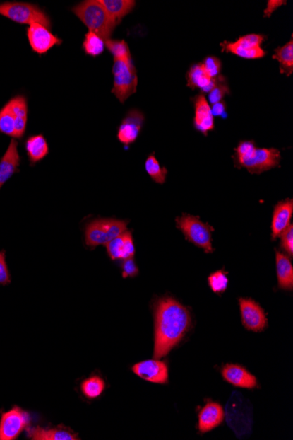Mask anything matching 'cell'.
I'll return each instance as SVG.
<instances>
[{
    "instance_id": "obj_7",
    "label": "cell",
    "mask_w": 293,
    "mask_h": 440,
    "mask_svg": "<svg viewBox=\"0 0 293 440\" xmlns=\"http://www.w3.org/2000/svg\"><path fill=\"white\" fill-rule=\"evenodd\" d=\"M177 227L183 232L188 241L203 249L205 253L213 252L212 232L213 228L204 223L198 216L184 214L176 219Z\"/></svg>"
},
{
    "instance_id": "obj_35",
    "label": "cell",
    "mask_w": 293,
    "mask_h": 440,
    "mask_svg": "<svg viewBox=\"0 0 293 440\" xmlns=\"http://www.w3.org/2000/svg\"><path fill=\"white\" fill-rule=\"evenodd\" d=\"M281 247L289 256L293 255V225L290 224L280 235Z\"/></svg>"
},
{
    "instance_id": "obj_9",
    "label": "cell",
    "mask_w": 293,
    "mask_h": 440,
    "mask_svg": "<svg viewBox=\"0 0 293 440\" xmlns=\"http://www.w3.org/2000/svg\"><path fill=\"white\" fill-rule=\"evenodd\" d=\"M30 421V415L17 407L4 413L0 421V440L16 439Z\"/></svg>"
},
{
    "instance_id": "obj_10",
    "label": "cell",
    "mask_w": 293,
    "mask_h": 440,
    "mask_svg": "<svg viewBox=\"0 0 293 440\" xmlns=\"http://www.w3.org/2000/svg\"><path fill=\"white\" fill-rule=\"evenodd\" d=\"M27 35L32 52L39 54L48 53L53 47L63 45V40L41 24L30 25L28 28Z\"/></svg>"
},
{
    "instance_id": "obj_17",
    "label": "cell",
    "mask_w": 293,
    "mask_h": 440,
    "mask_svg": "<svg viewBox=\"0 0 293 440\" xmlns=\"http://www.w3.org/2000/svg\"><path fill=\"white\" fill-rule=\"evenodd\" d=\"M293 214V201L292 199L280 202L274 207L273 223H271V238L276 239L291 224Z\"/></svg>"
},
{
    "instance_id": "obj_34",
    "label": "cell",
    "mask_w": 293,
    "mask_h": 440,
    "mask_svg": "<svg viewBox=\"0 0 293 440\" xmlns=\"http://www.w3.org/2000/svg\"><path fill=\"white\" fill-rule=\"evenodd\" d=\"M201 65L210 78L216 79L220 77L222 62L220 61L219 58L213 56L205 57Z\"/></svg>"
},
{
    "instance_id": "obj_22",
    "label": "cell",
    "mask_w": 293,
    "mask_h": 440,
    "mask_svg": "<svg viewBox=\"0 0 293 440\" xmlns=\"http://www.w3.org/2000/svg\"><path fill=\"white\" fill-rule=\"evenodd\" d=\"M28 437L34 440H77L78 434L65 428H28Z\"/></svg>"
},
{
    "instance_id": "obj_6",
    "label": "cell",
    "mask_w": 293,
    "mask_h": 440,
    "mask_svg": "<svg viewBox=\"0 0 293 440\" xmlns=\"http://www.w3.org/2000/svg\"><path fill=\"white\" fill-rule=\"evenodd\" d=\"M114 87L112 93L124 103L136 93L138 78L133 59H114L113 66Z\"/></svg>"
},
{
    "instance_id": "obj_32",
    "label": "cell",
    "mask_w": 293,
    "mask_h": 440,
    "mask_svg": "<svg viewBox=\"0 0 293 440\" xmlns=\"http://www.w3.org/2000/svg\"><path fill=\"white\" fill-rule=\"evenodd\" d=\"M208 284L213 292L216 294L225 292L227 289V285H229V279H227V272L224 271L213 272V274L208 277Z\"/></svg>"
},
{
    "instance_id": "obj_33",
    "label": "cell",
    "mask_w": 293,
    "mask_h": 440,
    "mask_svg": "<svg viewBox=\"0 0 293 440\" xmlns=\"http://www.w3.org/2000/svg\"><path fill=\"white\" fill-rule=\"evenodd\" d=\"M230 91L229 86L225 83V79L220 76L218 82H217L215 87H213L211 92L209 93V101L213 105L220 103L223 100V98L229 94Z\"/></svg>"
},
{
    "instance_id": "obj_30",
    "label": "cell",
    "mask_w": 293,
    "mask_h": 440,
    "mask_svg": "<svg viewBox=\"0 0 293 440\" xmlns=\"http://www.w3.org/2000/svg\"><path fill=\"white\" fill-rule=\"evenodd\" d=\"M0 132L16 138V117L8 103L0 109Z\"/></svg>"
},
{
    "instance_id": "obj_18",
    "label": "cell",
    "mask_w": 293,
    "mask_h": 440,
    "mask_svg": "<svg viewBox=\"0 0 293 440\" xmlns=\"http://www.w3.org/2000/svg\"><path fill=\"white\" fill-rule=\"evenodd\" d=\"M222 376L227 383L235 387L252 389L258 386L256 378L239 365H227L222 369Z\"/></svg>"
},
{
    "instance_id": "obj_26",
    "label": "cell",
    "mask_w": 293,
    "mask_h": 440,
    "mask_svg": "<svg viewBox=\"0 0 293 440\" xmlns=\"http://www.w3.org/2000/svg\"><path fill=\"white\" fill-rule=\"evenodd\" d=\"M273 59L278 61L280 64V74H287V77L293 72V41L292 35L290 42L283 47H278L275 50Z\"/></svg>"
},
{
    "instance_id": "obj_11",
    "label": "cell",
    "mask_w": 293,
    "mask_h": 440,
    "mask_svg": "<svg viewBox=\"0 0 293 440\" xmlns=\"http://www.w3.org/2000/svg\"><path fill=\"white\" fill-rule=\"evenodd\" d=\"M240 311L242 323L246 329L252 332H262L268 325L265 312L258 303L252 299L240 298Z\"/></svg>"
},
{
    "instance_id": "obj_23",
    "label": "cell",
    "mask_w": 293,
    "mask_h": 440,
    "mask_svg": "<svg viewBox=\"0 0 293 440\" xmlns=\"http://www.w3.org/2000/svg\"><path fill=\"white\" fill-rule=\"evenodd\" d=\"M276 265L278 286L282 289L292 290L293 287V267L290 259L277 250Z\"/></svg>"
},
{
    "instance_id": "obj_4",
    "label": "cell",
    "mask_w": 293,
    "mask_h": 440,
    "mask_svg": "<svg viewBox=\"0 0 293 440\" xmlns=\"http://www.w3.org/2000/svg\"><path fill=\"white\" fill-rule=\"evenodd\" d=\"M0 16L18 24L32 25L38 23L52 28L49 16L37 5L26 2H4L0 4Z\"/></svg>"
},
{
    "instance_id": "obj_16",
    "label": "cell",
    "mask_w": 293,
    "mask_h": 440,
    "mask_svg": "<svg viewBox=\"0 0 293 440\" xmlns=\"http://www.w3.org/2000/svg\"><path fill=\"white\" fill-rule=\"evenodd\" d=\"M20 156L18 151V143L16 139L11 140L5 155L0 160V189L11 179L14 173L19 170Z\"/></svg>"
},
{
    "instance_id": "obj_19",
    "label": "cell",
    "mask_w": 293,
    "mask_h": 440,
    "mask_svg": "<svg viewBox=\"0 0 293 440\" xmlns=\"http://www.w3.org/2000/svg\"><path fill=\"white\" fill-rule=\"evenodd\" d=\"M224 417L225 413L222 405L217 403H208L198 415V430L202 434L212 431L222 423Z\"/></svg>"
},
{
    "instance_id": "obj_39",
    "label": "cell",
    "mask_w": 293,
    "mask_h": 440,
    "mask_svg": "<svg viewBox=\"0 0 293 440\" xmlns=\"http://www.w3.org/2000/svg\"><path fill=\"white\" fill-rule=\"evenodd\" d=\"M211 109L213 117H215V116H220V117L225 118L227 115V108L226 103H224L223 100L220 101L218 103L213 104V108Z\"/></svg>"
},
{
    "instance_id": "obj_24",
    "label": "cell",
    "mask_w": 293,
    "mask_h": 440,
    "mask_svg": "<svg viewBox=\"0 0 293 440\" xmlns=\"http://www.w3.org/2000/svg\"><path fill=\"white\" fill-rule=\"evenodd\" d=\"M100 2L118 24L132 12L136 5L133 0H100Z\"/></svg>"
},
{
    "instance_id": "obj_2",
    "label": "cell",
    "mask_w": 293,
    "mask_h": 440,
    "mask_svg": "<svg viewBox=\"0 0 293 440\" xmlns=\"http://www.w3.org/2000/svg\"><path fill=\"white\" fill-rule=\"evenodd\" d=\"M239 167H244L251 173H262L278 166L281 160L277 149L256 148L254 141H244L235 149Z\"/></svg>"
},
{
    "instance_id": "obj_37",
    "label": "cell",
    "mask_w": 293,
    "mask_h": 440,
    "mask_svg": "<svg viewBox=\"0 0 293 440\" xmlns=\"http://www.w3.org/2000/svg\"><path fill=\"white\" fill-rule=\"evenodd\" d=\"M11 282L8 267L6 262V253L0 250V284L8 285Z\"/></svg>"
},
{
    "instance_id": "obj_20",
    "label": "cell",
    "mask_w": 293,
    "mask_h": 440,
    "mask_svg": "<svg viewBox=\"0 0 293 440\" xmlns=\"http://www.w3.org/2000/svg\"><path fill=\"white\" fill-rule=\"evenodd\" d=\"M220 77L216 79L210 78L201 64H194L188 71L187 86L191 89L198 88L208 93L215 86Z\"/></svg>"
},
{
    "instance_id": "obj_31",
    "label": "cell",
    "mask_w": 293,
    "mask_h": 440,
    "mask_svg": "<svg viewBox=\"0 0 293 440\" xmlns=\"http://www.w3.org/2000/svg\"><path fill=\"white\" fill-rule=\"evenodd\" d=\"M106 48L113 54L114 59L126 60L132 58L128 43L123 40H108L106 41Z\"/></svg>"
},
{
    "instance_id": "obj_3",
    "label": "cell",
    "mask_w": 293,
    "mask_h": 440,
    "mask_svg": "<svg viewBox=\"0 0 293 440\" xmlns=\"http://www.w3.org/2000/svg\"><path fill=\"white\" fill-rule=\"evenodd\" d=\"M71 11L89 31L100 35L104 42L111 39L118 26L99 0H85L72 7Z\"/></svg>"
},
{
    "instance_id": "obj_13",
    "label": "cell",
    "mask_w": 293,
    "mask_h": 440,
    "mask_svg": "<svg viewBox=\"0 0 293 440\" xmlns=\"http://www.w3.org/2000/svg\"><path fill=\"white\" fill-rule=\"evenodd\" d=\"M132 370L137 376L152 383L165 384L169 379L167 364L157 359L137 363Z\"/></svg>"
},
{
    "instance_id": "obj_14",
    "label": "cell",
    "mask_w": 293,
    "mask_h": 440,
    "mask_svg": "<svg viewBox=\"0 0 293 440\" xmlns=\"http://www.w3.org/2000/svg\"><path fill=\"white\" fill-rule=\"evenodd\" d=\"M108 255L113 260H126L135 256L136 247L131 232L126 231L106 245Z\"/></svg>"
},
{
    "instance_id": "obj_29",
    "label": "cell",
    "mask_w": 293,
    "mask_h": 440,
    "mask_svg": "<svg viewBox=\"0 0 293 440\" xmlns=\"http://www.w3.org/2000/svg\"><path fill=\"white\" fill-rule=\"evenodd\" d=\"M106 388L104 380L99 376H92L83 381L81 390L86 398L95 399L102 394Z\"/></svg>"
},
{
    "instance_id": "obj_28",
    "label": "cell",
    "mask_w": 293,
    "mask_h": 440,
    "mask_svg": "<svg viewBox=\"0 0 293 440\" xmlns=\"http://www.w3.org/2000/svg\"><path fill=\"white\" fill-rule=\"evenodd\" d=\"M145 170L152 180L157 184H164L166 180V176L168 174V170L165 167L161 166L157 161L155 154L148 156L145 162Z\"/></svg>"
},
{
    "instance_id": "obj_12",
    "label": "cell",
    "mask_w": 293,
    "mask_h": 440,
    "mask_svg": "<svg viewBox=\"0 0 293 440\" xmlns=\"http://www.w3.org/2000/svg\"><path fill=\"white\" fill-rule=\"evenodd\" d=\"M144 122H145V117L142 112L137 109L130 110L119 127L118 140L125 146L135 143L140 133L142 132Z\"/></svg>"
},
{
    "instance_id": "obj_15",
    "label": "cell",
    "mask_w": 293,
    "mask_h": 440,
    "mask_svg": "<svg viewBox=\"0 0 293 440\" xmlns=\"http://www.w3.org/2000/svg\"><path fill=\"white\" fill-rule=\"evenodd\" d=\"M195 116L193 125L195 129L200 131L205 136L209 131L215 129V118H213L211 107L206 100L203 94H200L194 99Z\"/></svg>"
},
{
    "instance_id": "obj_36",
    "label": "cell",
    "mask_w": 293,
    "mask_h": 440,
    "mask_svg": "<svg viewBox=\"0 0 293 440\" xmlns=\"http://www.w3.org/2000/svg\"><path fill=\"white\" fill-rule=\"evenodd\" d=\"M139 269L137 267L135 260L131 259L123 261L122 275L124 278H133L138 274Z\"/></svg>"
},
{
    "instance_id": "obj_25",
    "label": "cell",
    "mask_w": 293,
    "mask_h": 440,
    "mask_svg": "<svg viewBox=\"0 0 293 440\" xmlns=\"http://www.w3.org/2000/svg\"><path fill=\"white\" fill-rule=\"evenodd\" d=\"M25 149L31 163L42 161L49 154V145L43 134H36L28 138L25 144Z\"/></svg>"
},
{
    "instance_id": "obj_1",
    "label": "cell",
    "mask_w": 293,
    "mask_h": 440,
    "mask_svg": "<svg viewBox=\"0 0 293 440\" xmlns=\"http://www.w3.org/2000/svg\"><path fill=\"white\" fill-rule=\"evenodd\" d=\"M188 308L172 297L157 301L155 308L154 358L165 357L186 335L191 325Z\"/></svg>"
},
{
    "instance_id": "obj_21",
    "label": "cell",
    "mask_w": 293,
    "mask_h": 440,
    "mask_svg": "<svg viewBox=\"0 0 293 440\" xmlns=\"http://www.w3.org/2000/svg\"><path fill=\"white\" fill-rule=\"evenodd\" d=\"M16 117V138H23L26 132L28 108L26 98L18 95L11 99L8 103Z\"/></svg>"
},
{
    "instance_id": "obj_8",
    "label": "cell",
    "mask_w": 293,
    "mask_h": 440,
    "mask_svg": "<svg viewBox=\"0 0 293 440\" xmlns=\"http://www.w3.org/2000/svg\"><path fill=\"white\" fill-rule=\"evenodd\" d=\"M265 36L249 34L239 38L237 42L222 43V52L232 53L244 59H258L265 56L266 52L261 48Z\"/></svg>"
},
{
    "instance_id": "obj_38",
    "label": "cell",
    "mask_w": 293,
    "mask_h": 440,
    "mask_svg": "<svg viewBox=\"0 0 293 440\" xmlns=\"http://www.w3.org/2000/svg\"><path fill=\"white\" fill-rule=\"evenodd\" d=\"M287 5L285 0H269L267 2V7L264 10V17L270 18L278 7Z\"/></svg>"
},
{
    "instance_id": "obj_27",
    "label": "cell",
    "mask_w": 293,
    "mask_h": 440,
    "mask_svg": "<svg viewBox=\"0 0 293 440\" xmlns=\"http://www.w3.org/2000/svg\"><path fill=\"white\" fill-rule=\"evenodd\" d=\"M82 48L88 56L99 57L106 49V42L95 33L89 31L86 33Z\"/></svg>"
},
{
    "instance_id": "obj_5",
    "label": "cell",
    "mask_w": 293,
    "mask_h": 440,
    "mask_svg": "<svg viewBox=\"0 0 293 440\" xmlns=\"http://www.w3.org/2000/svg\"><path fill=\"white\" fill-rule=\"evenodd\" d=\"M128 221L116 219H96L89 221L85 228L86 245L95 248L106 245L126 231Z\"/></svg>"
}]
</instances>
